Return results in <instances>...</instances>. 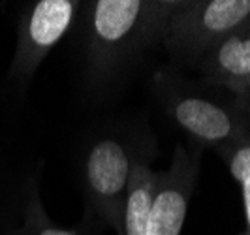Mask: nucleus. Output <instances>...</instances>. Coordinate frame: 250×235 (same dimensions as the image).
Masks as SVG:
<instances>
[{
    "label": "nucleus",
    "mask_w": 250,
    "mask_h": 235,
    "mask_svg": "<svg viewBox=\"0 0 250 235\" xmlns=\"http://www.w3.org/2000/svg\"><path fill=\"white\" fill-rule=\"evenodd\" d=\"M239 109H241L243 113H247V115H250V94H249V98H247L243 104H241V106H239Z\"/></svg>",
    "instance_id": "nucleus-12"
},
{
    "label": "nucleus",
    "mask_w": 250,
    "mask_h": 235,
    "mask_svg": "<svg viewBox=\"0 0 250 235\" xmlns=\"http://www.w3.org/2000/svg\"><path fill=\"white\" fill-rule=\"evenodd\" d=\"M216 152L222 156L231 177L241 186L245 220H247V232L243 235H250V137L229 143L226 147L218 149Z\"/></svg>",
    "instance_id": "nucleus-11"
},
{
    "label": "nucleus",
    "mask_w": 250,
    "mask_h": 235,
    "mask_svg": "<svg viewBox=\"0 0 250 235\" xmlns=\"http://www.w3.org/2000/svg\"><path fill=\"white\" fill-rule=\"evenodd\" d=\"M12 235H85L81 228H61L47 216L40 198V175H36L28 188V198L21 222Z\"/></svg>",
    "instance_id": "nucleus-10"
},
{
    "label": "nucleus",
    "mask_w": 250,
    "mask_h": 235,
    "mask_svg": "<svg viewBox=\"0 0 250 235\" xmlns=\"http://www.w3.org/2000/svg\"><path fill=\"white\" fill-rule=\"evenodd\" d=\"M196 70L203 83L233 96L239 107L250 94V21L209 51Z\"/></svg>",
    "instance_id": "nucleus-8"
},
{
    "label": "nucleus",
    "mask_w": 250,
    "mask_h": 235,
    "mask_svg": "<svg viewBox=\"0 0 250 235\" xmlns=\"http://www.w3.org/2000/svg\"><path fill=\"white\" fill-rule=\"evenodd\" d=\"M152 87L164 113L192 145L218 150L250 137V115L241 111L235 98L224 90L188 81L173 70L156 72Z\"/></svg>",
    "instance_id": "nucleus-2"
},
{
    "label": "nucleus",
    "mask_w": 250,
    "mask_h": 235,
    "mask_svg": "<svg viewBox=\"0 0 250 235\" xmlns=\"http://www.w3.org/2000/svg\"><path fill=\"white\" fill-rule=\"evenodd\" d=\"M152 154L154 139L147 132H111L94 137L87 145L81 164L88 216L121 235L125 199L134 166L138 162H150Z\"/></svg>",
    "instance_id": "nucleus-3"
},
{
    "label": "nucleus",
    "mask_w": 250,
    "mask_h": 235,
    "mask_svg": "<svg viewBox=\"0 0 250 235\" xmlns=\"http://www.w3.org/2000/svg\"><path fill=\"white\" fill-rule=\"evenodd\" d=\"M198 145H177L169 168L158 175L147 220V235H181L201 164Z\"/></svg>",
    "instance_id": "nucleus-6"
},
{
    "label": "nucleus",
    "mask_w": 250,
    "mask_h": 235,
    "mask_svg": "<svg viewBox=\"0 0 250 235\" xmlns=\"http://www.w3.org/2000/svg\"><path fill=\"white\" fill-rule=\"evenodd\" d=\"M181 0H96L88 2L85 79L88 87H113L145 53L162 43L169 17Z\"/></svg>",
    "instance_id": "nucleus-1"
},
{
    "label": "nucleus",
    "mask_w": 250,
    "mask_h": 235,
    "mask_svg": "<svg viewBox=\"0 0 250 235\" xmlns=\"http://www.w3.org/2000/svg\"><path fill=\"white\" fill-rule=\"evenodd\" d=\"M81 6L77 0H38L26 6L19 19L10 81L26 85L34 77L49 51L72 28Z\"/></svg>",
    "instance_id": "nucleus-5"
},
{
    "label": "nucleus",
    "mask_w": 250,
    "mask_h": 235,
    "mask_svg": "<svg viewBox=\"0 0 250 235\" xmlns=\"http://www.w3.org/2000/svg\"><path fill=\"white\" fill-rule=\"evenodd\" d=\"M17 147V139L4 136L0 126V235H12L19 226L30 183L42 166L38 156Z\"/></svg>",
    "instance_id": "nucleus-7"
},
{
    "label": "nucleus",
    "mask_w": 250,
    "mask_h": 235,
    "mask_svg": "<svg viewBox=\"0 0 250 235\" xmlns=\"http://www.w3.org/2000/svg\"><path fill=\"white\" fill-rule=\"evenodd\" d=\"M250 21V0L183 2L164 30L162 45L177 66L196 70L205 55Z\"/></svg>",
    "instance_id": "nucleus-4"
},
{
    "label": "nucleus",
    "mask_w": 250,
    "mask_h": 235,
    "mask_svg": "<svg viewBox=\"0 0 250 235\" xmlns=\"http://www.w3.org/2000/svg\"><path fill=\"white\" fill-rule=\"evenodd\" d=\"M158 175L160 173L150 168L149 162H138L134 166V173L125 199L121 235H147L149 209Z\"/></svg>",
    "instance_id": "nucleus-9"
}]
</instances>
